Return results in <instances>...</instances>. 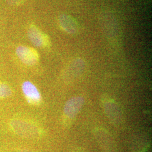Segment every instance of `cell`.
<instances>
[{
  "instance_id": "1",
  "label": "cell",
  "mask_w": 152,
  "mask_h": 152,
  "mask_svg": "<svg viewBox=\"0 0 152 152\" xmlns=\"http://www.w3.org/2000/svg\"><path fill=\"white\" fill-rule=\"evenodd\" d=\"M10 126L17 135L24 137L34 138L39 135L38 128L32 124L25 121L12 120Z\"/></svg>"
},
{
  "instance_id": "2",
  "label": "cell",
  "mask_w": 152,
  "mask_h": 152,
  "mask_svg": "<svg viewBox=\"0 0 152 152\" xmlns=\"http://www.w3.org/2000/svg\"><path fill=\"white\" fill-rule=\"evenodd\" d=\"M86 68L85 61L81 58L72 60L66 65L63 72V79L66 82H71L77 79L84 72Z\"/></svg>"
},
{
  "instance_id": "3",
  "label": "cell",
  "mask_w": 152,
  "mask_h": 152,
  "mask_svg": "<svg viewBox=\"0 0 152 152\" xmlns=\"http://www.w3.org/2000/svg\"><path fill=\"white\" fill-rule=\"evenodd\" d=\"M85 103L82 96H74L65 103L64 107V114L68 118H73L81 111Z\"/></svg>"
},
{
  "instance_id": "4",
  "label": "cell",
  "mask_w": 152,
  "mask_h": 152,
  "mask_svg": "<svg viewBox=\"0 0 152 152\" xmlns=\"http://www.w3.org/2000/svg\"><path fill=\"white\" fill-rule=\"evenodd\" d=\"M16 53L19 59L26 65H34L38 61V53L31 48L20 46L17 48Z\"/></svg>"
},
{
  "instance_id": "5",
  "label": "cell",
  "mask_w": 152,
  "mask_h": 152,
  "mask_svg": "<svg viewBox=\"0 0 152 152\" xmlns=\"http://www.w3.org/2000/svg\"><path fill=\"white\" fill-rule=\"evenodd\" d=\"M22 91L29 103H38L41 99V96L37 87L30 81L24 82L22 84Z\"/></svg>"
},
{
  "instance_id": "6",
  "label": "cell",
  "mask_w": 152,
  "mask_h": 152,
  "mask_svg": "<svg viewBox=\"0 0 152 152\" xmlns=\"http://www.w3.org/2000/svg\"><path fill=\"white\" fill-rule=\"evenodd\" d=\"M59 24L61 29L65 32L71 34L78 32L79 26L75 18L68 14L61 15L58 19Z\"/></svg>"
},
{
  "instance_id": "7",
  "label": "cell",
  "mask_w": 152,
  "mask_h": 152,
  "mask_svg": "<svg viewBox=\"0 0 152 152\" xmlns=\"http://www.w3.org/2000/svg\"><path fill=\"white\" fill-rule=\"evenodd\" d=\"M105 112L110 120L116 124L120 123L122 112L118 105L113 101H108L104 104Z\"/></svg>"
},
{
  "instance_id": "8",
  "label": "cell",
  "mask_w": 152,
  "mask_h": 152,
  "mask_svg": "<svg viewBox=\"0 0 152 152\" xmlns=\"http://www.w3.org/2000/svg\"><path fill=\"white\" fill-rule=\"evenodd\" d=\"M28 35L31 42L37 47H45L49 44V41L46 36L34 26L29 28Z\"/></svg>"
},
{
  "instance_id": "9",
  "label": "cell",
  "mask_w": 152,
  "mask_h": 152,
  "mask_svg": "<svg viewBox=\"0 0 152 152\" xmlns=\"http://www.w3.org/2000/svg\"><path fill=\"white\" fill-rule=\"evenodd\" d=\"M95 136L105 152H115L114 143L108 132L103 130H97Z\"/></svg>"
},
{
  "instance_id": "10",
  "label": "cell",
  "mask_w": 152,
  "mask_h": 152,
  "mask_svg": "<svg viewBox=\"0 0 152 152\" xmlns=\"http://www.w3.org/2000/svg\"><path fill=\"white\" fill-rule=\"evenodd\" d=\"M12 94L11 87L5 83L0 82V98H6Z\"/></svg>"
},
{
  "instance_id": "11",
  "label": "cell",
  "mask_w": 152,
  "mask_h": 152,
  "mask_svg": "<svg viewBox=\"0 0 152 152\" xmlns=\"http://www.w3.org/2000/svg\"><path fill=\"white\" fill-rule=\"evenodd\" d=\"M18 152H31L29 151H28V150H22V151H20Z\"/></svg>"
}]
</instances>
